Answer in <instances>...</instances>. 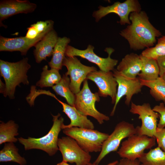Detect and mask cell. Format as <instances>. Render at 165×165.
<instances>
[{
	"mask_svg": "<svg viewBox=\"0 0 165 165\" xmlns=\"http://www.w3.org/2000/svg\"><path fill=\"white\" fill-rule=\"evenodd\" d=\"M140 165H144L141 164H140Z\"/></svg>",
	"mask_w": 165,
	"mask_h": 165,
	"instance_id": "38",
	"label": "cell"
},
{
	"mask_svg": "<svg viewBox=\"0 0 165 165\" xmlns=\"http://www.w3.org/2000/svg\"><path fill=\"white\" fill-rule=\"evenodd\" d=\"M136 134L137 128L133 124L124 121L117 123L112 132L103 143L100 154L93 163L98 165L107 155L117 151L123 139Z\"/></svg>",
	"mask_w": 165,
	"mask_h": 165,
	"instance_id": "6",
	"label": "cell"
},
{
	"mask_svg": "<svg viewBox=\"0 0 165 165\" xmlns=\"http://www.w3.org/2000/svg\"><path fill=\"white\" fill-rule=\"evenodd\" d=\"M140 162L138 159L130 160L125 158H122L115 165H140Z\"/></svg>",
	"mask_w": 165,
	"mask_h": 165,
	"instance_id": "33",
	"label": "cell"
},
{
	"mask_svg": "<svg viewBox=\"0 0 165 165\" xmlns=\"http://www.w3.org/2000/svg\"><path fill=\"white\" fill-rule=\"evenodd\" d=\"M161 78H162L165 81V75L163 76Z\"/></svg>",
	"mask_w": 165,
	"mask_h": 165,
	"instance_id": "37",
	"label": "cell"
},
{
	"mask_svg": "<svg viewBox=\"0 0 165 165\" xmlns=\"http://www.w3.org/2000/svg\"><path fill=\"white\" fill-rule=\"evenodd\" d=\"M138 160L144 165H165V152L157 147L144 153Z\"/></svg>",
	"mask_w": 165,
	"mask_h": 165,
	"instance_id": "27",
	"label": "cell"
},
{
	"mask_svg": "<svg viewBox=\"0 0 165 165\" xmlns=\"http://www.w3.org/2000/svg\"><path fill=\"white\" fill-rule=\"evenodd\" d=\"M53 125L48 133L38 138L28 137L24 138H18V141L24 147L25 150L37 149L46 152L49 156L55 155L59 150L58 142V136L64 125V119L58 113L56 115L51 114Z\"/></svg>",
	"mask_w": 165,
	"mask_h": 165,
	"instance_id": "3",
	"label": "cell"
},
{
	"mask_svg": "<svg viewBox=\"0 0 165 165\" xmlns=\"http://www.w3.org/2000/svg\"><path fill=\"white\" fill-rule=\"evenodd\" d=\"M155 112L160 115V120L157 124V127L163 128L165 127V106L163 102L160 103L159 105H156L152 108Z\"/></svg>",
	"mask_w": 165,
	"mask_h": 165,
	"instance_id": "29",
	"label": "cell"
},
{
	"mask_svg": "<svg viewBox=\"0 0 165 165\" xmlns=\"http://www.w3.org/2000/svg\"><path fill=\"white\" fill-rule=\"evenodd\" d=\"M74 107L82 114L90 116L96 119L100 124L110 119L109 117L96 109L95 103L100 101L98 92L93 93L89 87L87 79L84 82L82 88L75 94Z\"/></svg>",
	"mask_w": 165,
	"mask_h": 165,
	"instance_id": "5",
	"label": "cell"
},
{
	"mask_svg": "<svg viewBox=\"0 0 165 165\" xmlns=\"http://www.w3.org/2000/svg\"><path fill=\"white\" fill-rule=\"evenodd\" d=\"M27 57L15 62L0 60V76L4 79L6 88L3 94L11 99H14V94L17 86L21 83L29 85L27 73L31 68Z\"/></svg>",
	"mask_w": 165,
	"mask_h": 165,
	"instance_id": "2",
	"label": "cell"
},
{
	"mask_svg": "<svg viewBox=\"0 0 165 165\" xmlns=\"http://www.w3.org/2000/svg\"><path fill=\"white\" fill-rule=\"evenodd\" d=\"M62 130L64 134L75 139L82 149L89 153L100 152L109 135L94 129L72 127Z\"/></svg>",
	"mask_w": 165,
	"mask_h": 165,
	"instance_id": "4",
	"label": "cell"
},
{
	"mask_svg": "<svg viewBox=\"0 0 165 165\" xmlns=\"http://www.w3.org/2000/svg\"><path fill=\"white\" fill-rule=\"evenodd\" d=\"M113 75L118 84L116 98L110 116L114 115L117 105L121 99L126 96L125 104L129 105L131 102L133 96L141 92L143 86L140 79L137 77L131 78L126 77L114 69Z\"/></svg>",
	"mask_w": 165,
	"mask_h": 165,
	"instance_id": "12",
	"label": "cell"
},
{
	"mask_svg": "<svg viewBox=\"0 0 165 165\" xmlns=\"http://www.w3.org/2000/svg\"><path fill=\"white\" fill-rule=\"evenodd\" d=\"M70 80L68 76L64 74L60 81L53 86L52 88L57 94L64 98L68 104L74 107L75 94L70 88Z\"/></svg>",
	"mask_w": 165,
	"mask_h": 165,
	"instance_id": "25",
	"label": "cell"
},
{
	"mask_svg": "<svg viewBox=\"0 0 165 165\" xmlns=\"http://www.w3.org/2000/svg\"><path fill=\"white\" fill-rule=\"evenodd\" d=\"M47 33H43L34 39H29L25 36L9 38L1 35L0 51H18L20 52L22 55H26L29 49L34 46Z\"/></svg>",
	"mask_w": 165,
	"mask_h": 165,
	"instance_id": "16",
	"label": "cell"
},
{
	"mask_svg": "<svg viewBox=\"0 0 165 165\" xmlns=\"http://www.w3.org/2000/svg\"><path fill=\"white\" fill-rule=\"evenodd\" d=\"M118 161L116 160L114 161L111 163H109L108 164H107L106 165H115L118 162ZM86 165H95L93 163H89Z\"/></svg>",
	"mask_w": 165,
	"mask_h": 165,
	"instance_id": "35",
	"label": "cell"
},
{
	"mask_svg": "<svg viewBox=\"0 0 165 165\" xmlns=\"http://www.w3.org/2000/svg\"><path fill=\"white\" fill-rule=\"evenodd\" d=\"M142 62L141 70L138 78L145 81H153L160 77V71L156 59L147 57L140 54Z\"/></svg>",
	"mask_w": 165,
	"mask_h": 165,
	"instance_id": "20",
	"label": "cell"
},
{
	"mask_svg": "<svg viewBox=\"0 0 165 165\" xmlns=\"http://www.w3.org/2000/svg\"><path fill=\"white\" fill-rule=\"evenodd\" d=\"M56 165H70L68 164L67 162L62 161V162L57 163Z\"/></svg>",
	"mask_w": 165,
	"mask_h": 165,
	"instance_id": "36",
	"label": "cell"
},
{
	"mask_svg": "<svg viewBox=\"0 0 165 165\" xmlns=\"http://www.w3.org/2000/svg\"><path fill=\"white\" fill-rule=\"evenodd\" d=\"M58 38L57 33L53 29L36 44L33 54L37 63H40L42 61L46 60L47 57L52 55Z\"/></svg>",
	"mask_w": 165,
	"mask_h": 165,
	"instance_id": "17",
	"label": "cell"
},
{
	"mask_svg": "<svg viewBox=\"0 0 165 165\" xmlns=\"http://www.w3.org/2000/svg\"><path fill=\"white\" fill-rule=\"evenodd\" d=\"M141 54L155 59L159 57L165 55V35L158 39L157 43L154 46L146 49Z\"/></svg>",
	"mask_w": 165,
	"mask_h": 165,
	"instance_id": "28",
	"label": "cell"
},
{
	"mask_svg": "<svg viewBox=\"0 0 165 165\" xmlns=\"http://www.w3.org/2000/svg\"><path fill=\"white\" fill-rule=\"evenodd\" d=\"M36 5L27 0H2L0 2V23L9 17L20 13H28L34 12Z\"/></svg>",
	"mask_w": 165,
	"mask_h": 165,
	"instance_id": "15",
	"label": "cell"
},
{
	"mask_svg": "<svg viewBox=\"0 0 165 165\" xmlns=\"http://www.w3.org/2000/svg\"><path fill=\"white\" fill-rule=\"evenodd\" d=\"M18 149L14 143H5L3 148L0 151V162H11L20 165H26V159L21 156L18 152Z\"/></svg>",
	"mask_w": 165,
	"mask_h": 165,
	"instance_id": "22",
	"label": "cell"
},
{
	"mask_svg": "<svg viewBox=\"0 0 165 165\" xmlns=\"http://www.w3.org/2000/svg\"><path fill=\"white\" fill-rule=\"evenodd\" d=\"M87 79L94 82L98 88L100 96L106 97L109 96L112 103H115L117 91V83L111 71L105 72L96 71L92 72L87 76Z\"/></svg>",
	"mask_w": 165,
	"mask_h": 165,
	"instance_id": "14",
	"label": "cell"
},
{
	"mask_svg": "<svg viewBox=\"0 0 165 165\" xmlns=\"http://www.w3.org/2000/svg\"><path fill=\"white\" fill-rule=\"evenodd\" d=\"M98 9L94 12L92 15L95 18L96 22H98L109 14L114 13L119 17V23L122 25L131 24L129 19L130 13L141 11V6L137 0H127L122 3L117 2L111 6L106 7L100 6Z\"/></svg>",
	"mask_w": 165,
	"mask_h": 165,
	"instance_id": "8",
	"label": "cell"
},
{
	"mask_svg": "<svg viewBox=\"0 0 165 165\" xmlns=\"http://www.w3.org/2000/svg\"><path fill=\"white\" fill-rule=\"evenodd\" d=\"M160 71V77L165 75V55L159 57L156 59Z\"/></svg>",
	"mask_w": 165,
	"mask_h": 165,
	"instance_id": "31",
	"label": "cell"
},
{
	"mask_svg": "<svg viewBox=\"0 0 165 165\" xmlns=\"http://www.w3.org/2000/svg\"><path fill=\"white\" fill-rule=\"evenodd\" d=\"M59 150L62 155V161L76 165H86L90 163V153L82 149L72 138L68 136L59 138Z\"/></svg>",
	"mask_w": 165,
	"mask_h": 165,
	"instance_id": "11",
	"label": "cell"
},
{
	"mask_svg": "<svg viewBox=\"0 0 165 165\" xmlns=\"http://www.w3.org/2000/svg\"><path fill=\"white\" fill-rule=\"evenodd\" d=\"M42 70L40 79L36 83L37 86L41 88L52 87L61 80L62 77L59 70L54 68L49 70L46 65L43 67Z\"/></svg>",
	"mask_w": 165,
	"mask_h": 165,
	"instance_id": "24",
	"label": "cell"
},
{
	"mask_svg": "<svg viewBox=\"0 0 165 165\" xmlns=\"http://www.w3.org/2000/svg\"><path fill=\"white\" fill-rule=\"evenodd\" d=\"M140 80L143 86L150 89V94L156 101H162L165 105V81L162 78L150 81Z\"/></svg>",
	"mask_w": 165,
	"mask_h": 165,
	"instance_id": "26",
	"label": "cell"
},
{
	"mask_svg": "<svg viewBox=\"0 0 165 165\" xmlns=\"http://www.w3.org/2000/svg\"><path fill=\"white\" fill-rule=\"evenodd\" d=\"M52 97L55 98L61 105L62 112L67 115L70 120V124L68 125L64 124L63 129L72 127L94 129V126L93 123L87 118V116L81 114L74 107L72 106L59 100L54 94Z\"/></svg>",
	"mask_w": 165,
	"mask_h": 165,
	"instance_id": "18",
	"label": "cell"
},
{
	"mask_svg": "<svg viewBox=\"0 0 165 165\" xmlns=\"http://www.w3.org/2000/svg\"><path fill=\"white\" fill-rule=\"evenodd\" d=\"M43 33L39 35L35 30L34 27L31 25L30 27L28 28L26 34V35L25 36L29 39H34Z\"/></svg>",
	"mask_w": 165,
	"mask_h": 165,
	"instance_id": "32",
	"label": "cell"
},
{
	"mask_svg": "<svg viewBox=\"0 0 165 165\" xmlns=\"http://www.w3.org/2000/svg\"><path fill=\"white\" fill-rule=\"evenodd\" d=\"M142 66L140 55L131 53L126 55L122 59L116 69L126 77L134 78L140 72Z\"/></svg>",
	"mask_w": 165,
	"mask_h": 165,
	"instance_id": "19",
	"label": "cell"
},
{
	"mask_svg": "<svg viewBox=\"0 0 165 165\" xmlns=\"http://www.w3.org/2000/svg\"><path fill=\"white\" fill-rule=\"evenodd\" d=\"M154 137L158 147L165 152V127L159 128L157 127Z\"/></svg>",
	"mask_w": 165,
	"mask_h": 165,
	"instance_id": "30",
	"label": "cell"
},
{
	"mask_svg": "<svg viewBox=\"0 0 165 165\" xmlns=\"http://www.w3.org/2000/svg\"><path fill=\"white\" fill-rule=\"evenodd\" d=\"M129 111L138 115L139 119L141 120V126L136 127L137 134L155 137L157 127V119L160 115L153 110L150 104L144 103L137 105L131 101Z\"/></svg>",
	"mask_w": 165,
	"mask_h": 165,
	"instance_id": "10",
	"label": "cell"
},
{
	"mask_svg": "<svg viewBox=\"0 0 165 165\" xmlns=\"http://www.w3.org/2000/svg\"><path fill=\"white\" fill-rule=\"evenodd\" d=\"M19 127L18 125L13 120H10L6 123L0 121V145L16 142L18 139L15 137L19 135Z\"/></svg>",
	"mask_w": 165,
	"mask_h": 165,
	"instance_id": "23",
	"label": "cell"
},
{
	"mask_svg": "<svg viewBox=\"0 0 165 165\" xmlns=\"http://www.w3.org/2000/svg\"><path fill=\"white\" fill-rule=\"evenodd\" d=\"M129 19L131 24L119 34L127 41L130 49L137 50L154 46L161 33L151 23L145 12L132 13Z\"/></svg>",
	"mask_w": 165,
	"mask_h": 165,
	"instance_id": "1",
	"label": "cell"
},
{
	"mask_svg": "<svg viewBox=\"0 0 165 165\" xmlns=\"http://www.w3.org/2000/svg\"><path fill=\"white\" fill-rule=\"evenodd\" d=\"M6 88L5 84H4L1 79H0V93L3 94L5 92Z\"/></svg>",
	"mask_w": 165,
	"mask_h": 165,
	"instance_id": "34",
	"label": "cell"
},
{
	"mask_svg": "<svg viewBox=\"0 0 165 165\" xmlns=\"http://www.w3.org/2000/svg\"><path fill=\"white\" fill-rule=\"evenodd\" d=\"M155 137L138 134L123 141L117 153L122 158L135 160L140 158L145 149H151L156 145Z\"/></svg>",
	"mask_w": 165,
	"mask_h": 165,
	"instance_id": "7",
	"label": "cell"
},
{
	"mask_svg": "<svg viewBox=\"0 0 165 165\" xmlns=\"http://www.w3.org/2000/svg\"><path fill=\"white\" fill-rule=\"evenodd\" d=\"M94 46L90 45H89L85 50H79L68 45L65 52V56L79 57L95 64L101 71L105 72L113 71L118 62L117 60L111 57V55L114 50L111 48H106L105 51L108 54V56L107 57L104 58L96 55L94 52Z\"/></svg>",
	"mask_w": 165,
	"mask_h": 165,
	"instance_id": "9",
	"label": "cell"
},
{
	"mask_svg": "<svg viewBox=\"0 0 165 165\" xmlns=\"http://www.w3.org/2000/svg\"><path fill=\"white\" fill-rule=\"evenodd\" d=\"M70 42V39L68 38L59 37L53 49L52 58L48 63L51 68L61 70L63 61L65 57L66 50Z\"/></svg>",
	"mask_w": 165,
	"mask_h": 165,
	"instance_id": "21",
	"label": "cell"
},
{
	"mask_svg": "<svg viewBox=\"0 0 165 165\" xmlns=\"http://www.w3.org/2000/svg\"><path fill=\"white\" fill-rule=\"evenodd\" d=\"M63 65L65 66L67 69L65 74L70 76V88L75 94L80 91L81 84L86 79L87 75L97 70L94 67L82 64L76 57H65Z\"/></svg>",
	"mask_w": 165,
	"mask_h": 165,
	"instance_id": "13",
	"label": "cell"
}]
</instances>
